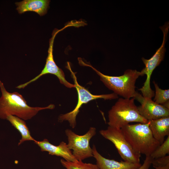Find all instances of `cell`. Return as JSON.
Listing matches in <instances>:
<instances>
[{"label":"cell","instance_id":"8992f818","mask_svg":"<svg viewBox=\"0 0 169 169\" xmlns=\"http://www.w3.org/2000/svg\"><path fill=\"white\" fill-rule=\"evenodd\" d=\"M169 25V22H167L163 26L160 27L163 34V40L161 46L156 50L155 54L148 59L142 58L145 67L141 72L142 76L146 75V79L143 86L139 90L141 91L142 95L144 97L151 99L154 96V91L152 90L150 86L151 77L154 70L164 59L166 52L165 45L168 31Z\"/></svg>","mask_w":169,"mask_h":169},{"label":"cell","instance_id":"277c9868","mask_svg":"<svg viewBox=\"0 0 169 169\" xmlns=\"http://www.w3.org/2000/svg\"><path fill=\"white\" fill-rule=\"evenodd\" d=\"M134 99L119 98L108 112L109 126L121 128L129 123H146L148 121L139 114Z\"/></svg>","mask_w":169,"mask_h":169},{"label":"cell","instance_id":"52a82bcc","mask_svg":"<svg viewBox=\"0 0 169 169\" xmlns=\"http://www.w3.org/2000/svg\"><path fill=\"white\" fill-rule=\"evenodd\" d=\"M105 138L111 141L124 161L140 163L141 154L135 151L126 140L120 128L108 126L99 131Z\"/></svg>","mask_w":169,"mask_h":169},{"label":"cell","instance_id":"2e32d148","mask_svg":"<svg viewBox=\"0 0 169 169\" xmlns=\"http://www.w3.org/2000/svg\"><path fill=\"white\" fill-rule=\"evenodd\" d=\"M60 162L65 169H99L96 164L84 163L82 161L71 162L61 159Z\"/></svg>","mask_w":169,"mask_h":169},{"label":"cell","instance_id":"30bf717a","mask_svg":"<svg viewBox=\"0 0 169 169\" xmlns=\"http://www.w3.org/2000/svg\"><path fill=\"white\" fill-rule=\"evenodd\" d=\"M133 98L141 103L137 107L139 113L148 121L169 116V109L156 103L151 99L144 97L137 92Z\"/></svg>","mask_w":169,"mask_h":169},{"label":"cell","instance_id":"4fadbf2b","mask_svg":"<svg viewBox=\"0 0 169 169\" xmlns=\"http://www.w3.org/2000/svg\"><path fill=\"white\" fill-rule=\"evenodd\" d=\"M50 2L48 0H24L16 2L15 4L16 9L20 14L32 11L42 16L47 13Z\"/></svg>","mask_w":169,"mask_h":169},{"label":"cell","instance_id":"7c38bea8","mask_svg":"<svg viewBox=\"0 0 169 169\" xmlns=\"http://www.w3.org/2000/svg\"><path fill=\"white\" fill-rule=\"evenodd\" d=\"M93 156L95 158L96 165L99 169H137L141 165L140 163H134L105 158L97 151L95 145L92 148Z\"/></svg>","mask_w":169,"mask_h":169},{"label":"cell","instance_id":"44dd1931","mask_svg":"<svg viewBox=\"0 0 169 169\" xmlns=\"http://www.w3.org/2000/svg\"><path fill=\"white\" fill-rule=\"evenodd\" d=\"M153 169H169V165L164 166L156 167Z\"/></svg>","mask_w":169,"mask_h":169},{"label":"cell","instance_id":"9c48e42d","mask_svg":"<svg viewBox=\"0 0 169 169\" xmlns=\"http://www.w3.org/2000/svg\"><path fill=\"white\" fill-rule=\"evenodd\" d=\"M66 28V27H65L60 30L55 28L53 31L52 36L49 40L48 55L46 59L45 64L40 73L29 81L18 86L16 87V88L19 89H23L30 84L37 80L43 75L47 74L55 75L58 77L60 83L68 88H75V85L74 84H72L66 80L64 72L62 69L57 66L53 58V47L55 38L59 32Z\"/></svg>","mask_w":169,"mask_h":169},{"label":"cell","instance_id":"e0dca14e","mask_svg":"<svg viewBox=\"0 0 169 169\" xmlns=\"http://www.w3.org/2000/svg\"><path fill=\"white\" fill-rule=\"evenodd\" d=\"M155 92L154 101L156 103L163 105L169 102V90H162L160 88L155 82H153Z\"/></svg>","mask_w":169,"mask_h":169},{"label":"cell","instance_id":"5b68a950","mask_svg":"<svg viewBox=\"0 0 169 169\" xmlns=\"http://www.w3.org/2000/svg\"><path fill=\"white\" fill-rule=\"evenodd\" d=\"M67 63V68L70 71L75 85V88L78 93V101L76 106L73 110L65 114L60 115L58 120L60 122L68 121L70 126L74 128L76 125V116L83 104H86L91 100L99 98L103 99L105 100L116 99L118 98V95L114 93L100 95H94L92 94L88 90L78 84L75 73L72 70L69 63Z\"/></svg>","mask_w":169,"mask_h":169},{"label":"cell","instance_id":"ba28073f","mask_svg":"<svg viewBox=\"0 0 169 169\" xmlns=\"http://www.w3.org/2000/svg\"><path fill=\"white\" fill-rule=\"evenodd\" d=\"M95 128L91 127L84 134L79 135L71 130L67 129L65 133L68 140L67 145L71 150L73 156L78 161L93 156L92 149L90 146L91 139L96 133Z\"/></svg>","mask_w":169,"mask_h":169},{"label":"cell","instance_id":"ffe728a7","mask_svg":"<svg viewBox=\"0 0 169 169\" xmlns=\"http://www.w3.org/2000/svg\"><path fill=\"white\" fill-rule=\"evenodd\" d=\"M152 160L150 156H146L143 164L137 169H149L151 165Z\"/></svg>","mask_w":169,"mask_h":169},{"label":"cell","instance_id":"5bb4252c","mask_svg":"<svg viewBox=\"0 0 169 169\" xmlns=\"http://www.w3.org/2000/svg\"><path fill=\"white\" fill-rule=\"evenodd\" d=\"M149 127L154 138L161 144L169 136V116L149 120Z\"/></svg>","mask_w":169,"mask_h":169},{"label":"cell","instance_id":"3957f363","mask_svg":"<svg viewBox=\"0 0 169 169\" xmlns=\"http://www.w3.org/2000/svg\"><path fill=\"white\" fill-rule=\"evenodd\" d=\"M80 62L82 65L91 68L100 76V80L105 85L117 95L126 99H130L135 96L137 92L135 90L136 80L139 76H142L141 72L136 69H127L122 75L110 76L102 73L82 61Z\"/></svg>","mask_w":169,"mask_h":169},{"label":"cell","instance_id":"ac0fdd59","mask_svg":"<svg viewBox=\"0 0 169 169\" xmlns=\"http://www.w3.org/2000/svg\"><path fill=\"white\" fill-rule=\"evenodd\" d=\"M169 154V136L151 154L150 156L152 159L166 156Z\"/></svg>","mask_w":169,"mask_h":169},{"label":"cell","instance_id":"d6986e66","mask_svg":"<svg viewBox=\"0 0 169 169\" xmlns=\"http://www.w3.org/2000/svg\"><path fill=\"white\" fill-rule=\"evenodd\" d=\"M151 165L154 168L169 165V156L152 159Z\"/></svg>","mask_w":169,"mask_h":169},{"label":"cell","instance_id":"9a60e30c","mask_svg":"<svg viewBox=\"0 0 169 169\" xmlns=\"http://www.w3.org/2000/svg\"><path fill=\"white\" fill-rule=\"evenodd\" d=\"M11 124L16 129L21 135V138L18 143L19 146L27 141H33L35 140L31 136L30 131L24 120L15 115H10L6 118Z\"/></svg>","mask_w":169,"mask_h":169},{"label":"cell","instance_id":"6da1fadb","mask_svg":"<svg viewBox=\"0 0 169 169\" xmlns=\"http://www.w3.org/2000/svg\"><path fill=\"white\" fill-rule=\"evenodd\" d=\"M2 96L0 97V118L6 119L10 115H15L24 120H28L35 116L40 110L53 109L54 105L50 104L45 107L29 106L22 95L17 92L10 93L7 91L0 80Z\"/></svg>","mask_w":169,"mask_h":169},{"label":"cell","instance_id":"8fae6325","mask_svg":"<svg viewBox=\"0 0 169 169\" xmlns=\"http://www.w3.org/2000/svg\"><path fill=\"white\" fill-rule=\"evenodd\" d=\"M34 142L40 147L42 151H47L50 155L61 157L66 161H78L73 156L67 144L64 141L61 142L58 146L51 144L46 139L41 141L35 140Z\"/></svg>","mask_w":169,"mask_h":169},{"label":"cell","instance_id":"7a4b0ae2","mask_svg":"<svg viewBox=\"0 0 169 169\" xmlns=\"http://www.w3.org/2000/svg\"><path fill=\"white\" fill-rule=\"evenodd\" d=\"M149 122L128 124L121 129L126 141L133 149L140 154L150 156L160 145L153 137Z\"/></svg>","mask_w":169,"mask_h":169}]
</instances>
